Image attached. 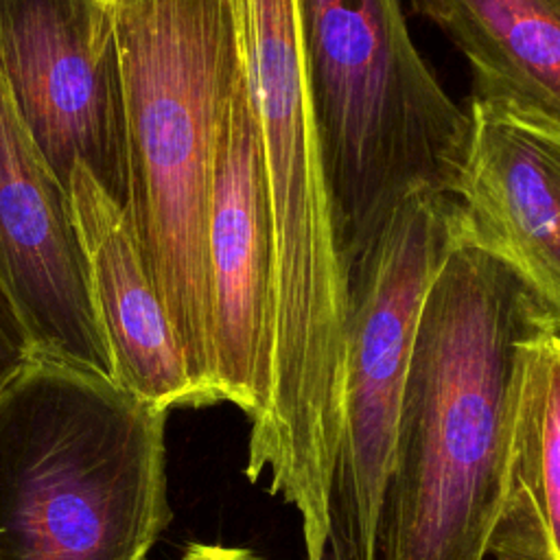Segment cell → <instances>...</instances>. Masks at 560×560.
Returning <instances> with one entry per match:
<instances>
[{
  "instance_id": "6da1fadb",
  "label": "cell",
  "mask_w": 560,
  "mask_h": 560,
  "mask_svg": "<svg viewBox=\"0 0 560 560\" xmlns=\"http://www.w3.org/2000/svg\"><path fill=\"white\" fill-rule=\"evenodd\" d=\"M256 116L273 230L269 400L249 427L245 475L289 503L306 560L330 536L343 413L348 273L300 39L298 0H230Z\"/></svg>"
},
{
  "instance_id": "7a4b0ae2",
  "label": "cell",
  "mask_w": 560,
  "mask_h": 560,
  "mask_svg": "<svg viewBox=\"0 0 560 560\" xmlns=\"http://www.w3.org/2000/svg\"><path fill=\"white\" fill-rule=\"evenodd\" d=\"M542 332L527 284L459 221L422 300L374 560H486L518 357Z\"/></svg>"
},
{
  "instance_id": "3957f363",
  "label": "cell",
  "mask_w": 560,
  "mask_h": 560,
  "mask_svg": "<svg viewBox=\"0 0 560 560\" xmlns=\"http://www.w3.org/2000/svg\"><path fill=\"white\" fill-rule=\"evenodd\" d=\"M122 63L129 217L201 407L212 387L208 214L238 66L230 0H112Z\"/></svg>"
},
{
  "instance_id": "277c9868",
  "label": "cell",
  "mask_w": 560,
  "mask_h": 560,
  "mask_svg": "<svg viewBox=\"0 0 560 560\" xmlns=\"http://www.w3.org/2000/svg\"><path fill=\"white\" fill-rule=\"evenodd\" d=\"M166 411L33 359L0 389V560H144L171 523Z\"/></svg>"
},
{
  "instance_id": "5b68a950",
  "label": "cell",
  "mask_w": 560,
  "mask_h": 560,
  "mask_svg": "<svg viewBox=\"0 0 560 560\" xmlns=\"http://www.w3.org/2000/svg\"><path fill=\"white\" fill-rule=\"evenodd\" d=\"M298 18L350 280L402 201L453 197L470 118L418 52L402 0H298Z\"/></svg>"
},
{
  "instance_id": "8992f818",
  "label": "cell",
  "mask_w": 560,
  "mask_h": 560,
  "mask_svg": "<svg viewBox=\"0 0 560 560\" xmlns=\"http://www.w3.org/2000/svg\"><path fill=\"white\" fill-rule=\"evenodd\" d=\"M457 232L459 208L453 197L411 195L348 280L330 536L352 560H374L376 553L378 514L422 300Z\"/></svg>"
},
{
  "instance_id": "52a82bcc",
  "label": "cell",
  "mask_w": 560,
  "mask_h": 560,
  "mask_svg": "<svg viewBox=\"0 0 560 560\" xmlns=\"http://www.w3.org/2000/svg\"><path fill=\"white\" fill-rule=\"evenodd\" d=\"M0 68L59 182L68 188L83 164L127 208L125 83L112 0H0Z\"/></svg>"
},
{
  "instance_id": "ba28073f",
  "label": "cell",
  "mask_w": 560,
  "mask_h": 560,
  "mask_svg": "<svg viewBox=\"0 0 560 560\" xmlns=\"http://www.w3.org/2000/svg\"><path fill=\"white\" fill-rule=\"evenodd\" d=\"M208 273L214 396L256 424L267 409L271 378L273 230L241 55L219 125Z\"/></svg>"
},
{
  "instance_id": "9c48e42d",
  "label": "cell",
  "mask_w": 560,
  "mask_h": 560,
  "mask_svg": "<svg viewBox=\"0 0 560 560\" xmlns=\"http://www.w3.org/2000/svg\"><path fill=\"white\" fill-rule=\"evenodd\" d=\"M0 280L26 328L35 359L114 381L90 298L70 190L28 133L2 68Z\"/></svg>"
},
{
  "instance_id": "30bf717a",
  "label": "cell",
  "mask_w": 560,
  "mask_h": 560,
  "mask_svg": "<svg viewBox=\"0 0 560 560\" xmlns=\"http://www.w3.org/2000/svg\"><path fill=\"white\" fill-rule=\"evenodd\" d=\"M453 192L464 234L512 267L560 332V120L472 96Z\"/></svg>"
},
{
  "instance_id": "8fae6325",
  "label": "cell",
  "mask_w": 560,
  "mask_h": 560,
  "mask_svg": "<svg viewBox=\"0 0 560 560\" xmlns=\"http://www.w3.org/2000/svg\"><path fill=\"white\" fill-rule=\"evenodd\" d=\"M68 188L116 385L166 413L175 407H201L177 335L144 267L129 210L83 164L74 166Z\"/></svg>"
},
{
  "instance_id": "7c38bea8",
  "label": "cell",
  "mask_w": 560,
  "mask_h": 560,
  "mask_svg": "<svg viewBox=\"0 0 560 560\" xmlns=\"http://www.w3.org/2000/svg\"><path fill=\"white\" fill-rule=\"evenodd\" d=\"M494 560H560V332L527 339L518 357Z\"/></svg>"
},
{
  "instance_id": "4fadbf2b",
  "label": "cell",
  "mask_w": 560,
  "mask_h": 560,
  "mask_svg": "<svg viewBox=\"0 0 560 560\" xmlns=\"http://www.w3.org/2000/svg\"><path fill=\"white\" fill-rule=\"evenodd\" d=\"M429 20L468 59L472 96L560 120V0H431Z\"/></svg>"
},
{
  "instance_id": "5bb4252c",
  "label": "cell",
  "mask_w": 560,
  "mask_h": 560,
  "mask_svg": "<svg viewBox=\"0 0 560 560\" xmlns=\"http://www.w3.org/2000/svg\"><path fill=\"white\" fill-rule=\"evenodd\" d=\"M35 359L26 328L0 280V389Z\"/></svg>"
},
{
  "instance_id": "9a60e30c",
  "label": "cell",
  "mask_w": 560,
  "mask_h": 560,
  "mask_svg": "<svg viewBox=\"0 0 560 560\" xmlns=\"http://www.w3.org/2000/svg\"><path fill=\"white\" fill-rule=\"evenodd\" d=\"M179 560H262L252 549L214 542H190Z\"/></svg>"
},
{
  "instance_id": "2e32d148",
  "label": "cell",
  "mask_w": 560,
  "mask_h": 560,
  "mask_svg": "<svg viewBox=\"0 0 560 560\" xmlns=\"http://www.w3.org/2000/svg\"><path fill=\"white\" fill-rule=\"evenodd\" d=\"M322 560H352V558L348 556V551L341 547V542L337 538L328 536V547H326Z\"/></svg>"
},
{
  "instance_id": "e0dca14e",
  "label": "cell",
  "mask_w": 560,
  "mask_h": 560,
  "mask_svg": "<svg viewBox=\"0 0 560 560\" xmlns=\"http://www.w3.org/2000/svg\"><path fill=\"white\" fill-rule=\"evenodd\" d=\"M409 2V7H411V11L413 13H418V15H422V18H427L429 20V13H431V0H407Z\"/></svg>"
}]
</instances>
